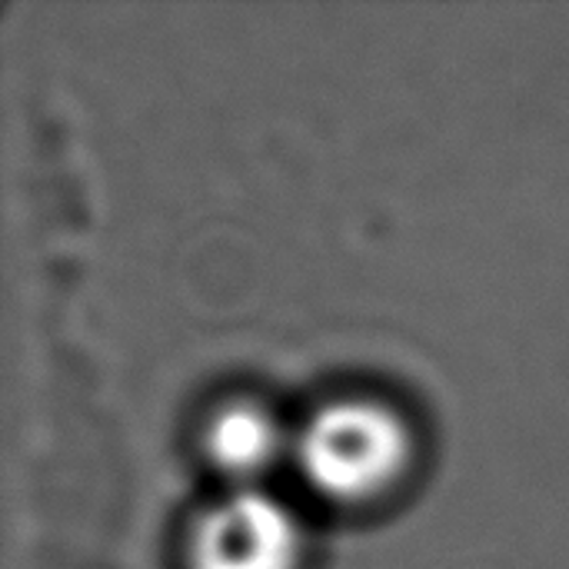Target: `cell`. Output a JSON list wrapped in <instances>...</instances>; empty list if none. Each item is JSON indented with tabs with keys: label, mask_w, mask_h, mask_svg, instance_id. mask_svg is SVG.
Returning <instances> with one entry per match:
<instances>
[{
	"label": "cell",
	"mask_w": 569,
	"mask_h": 569,
	"mask_svg": "<svg viewBox=\"0 0 569 569\" xmlns=\"http://www.w3.org/2000/svg\"><path fill=\"white\" fill-rule=\"evenodd\" d=\"M307 483L340 503L387 493L410 463V430L377 400H333L317 407L293 437Z\"/></svg>",
	"instance_id": "obj_1"
},
{
	"label": "cell",
	"mask_w": 569,
	"mask_h": 569,
	"mask_svg": "<svg viewBox=\"0 0 569 569\" xmlns=\"http://www.w3.org/2000/svg\"><path fill=\"white\" fill-rule=\"evenodd\" d=\"M303 533L297 517L260 487H233L193 523L190 569H297Z\"/></svg>",
	"instance_id": "obj_2"
},
{
	"label": "cell",
	"mask_w": 569,
	"mask_h": 569,
	"mask_svg": "<svg viewBox=\"0 0 569 569\" xmlns=\"http://www.w3.org/2000/svg\"><path fill=\"white\" fill-rule=\"evenodd\" d=\"M203 450L210 463L237 487H257V480H263L283 453L293 450V440L273 410L253 400H237L210 417Z\"/></svg>",
	"instance_id": "obj_3"
}]
</instances>
